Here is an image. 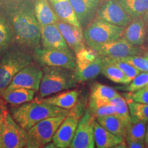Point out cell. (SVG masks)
Here are the masks:
<instances>
[{
    "mask_svg": "<svg viewBox=\"0 0 148 148\" xmlns=\"http://www.w3.org/2000/svg\"><path fill=\"white\" fill-rule=\"evenodd\" d=\"M27 138V130L20 126L5 110L1 132L3 148L25 147Z\"/></svg>",
    "mask_w": 148,
    "mask_h": 148,
    "instance_id": "9c48e42d",
    "label": "cell"
},
{
    "mask_svg": "<svg viewBox=\"0 0 148 148\" xmlns=\"http://www.w3.org/2000/svg\"><path fill=\"white\" fill-rule=\"evenodd\" d=\"M69 110L41 102L37 99L11 108V116L24 130H27L38 122L53 116L66 115Z\"/></svg>",
    "mask_w": 148,
    "mask_h": 148,
    "instance_id": "7a4b0ae2",
    "label": "cell"
},
{
    "mask_svg": "<svg viewBox=\"0 0 148 148\" xmlns=\"http://www.w3.org/2000/svg\"><path fill=\"white\" fill-rule=\"evenodd\" d=\"M3 10L1 14L10 25L17 45L32 49L39 47L40 29L34 5L26 1H14L5 5Z\"/></svg>",
    "mask_w": 148,
    "mask_h": 148,
    "instance_id": "6da1fadb",
    "label": "cell"
},
{
    "mask_svg": "<svg viewBox=\"0 0 148 148\" xmlns=\"http://www.w3.org/2000/svg\"><path fill=\"white\" fill-rule=\"evenodd\" d=\"M148 84V73L140 72L126 86L118 87L119 89L126 90L127 92H134L145 87Z\"/></svg>",
    "mask_w": 148,
    "mask_h": 148,
    "instance_id": "836d02e7",
    "label": "cell"
},
{
    "mask_svg": "<svg viewBox=\"0 0 148 148\" xmlns=\"http://www.w3.org/2000/svg\"><path fill=\"white\" fill-rule=\"evenodd\" d=\"M142 18H143L144 21L145 22V23L148 24V10H147V12L145 13V15H144Z\"/></svg>",
    "mask_w": 148,
    "mask_h": 148,
    "instance_id": "7bdbcfd3",
    "label": "cell"
},
{
    "mask_svg": "<svg viewBox=\"0 0 148 148\" xmlns=\"http://www.w3.org/2000/svg\"><path fill=\"white\" fill-rule=\"evenodd\" d=\"M95 118L87 108L79 120L77 129L68 148H95L93 123Z\"/></svg>",
    "mask_w": 148,
    "mask_h": 148,
    "instance_id": "7c38bea8",
    "label": "cell"
},
{
    "mask_svg": "<svg viewBox=\"0 0 148 148\" xmlns=\"http://www.w3.org/2000/svg\"><path fill=\"white\" fill-rule=\"evenodd\" d=\"M125 99L128 105L131 119L148 123V103L135 102L130 99Z\"/></svg>",
    "mask_w": 148,
    "mask_h": 148,
    "instance_id": "1f68e13d",
    "label": "cell"
},
{
    "mask_svg": "<svg viewBox=\"0 0 148 148\" xmlns=\"http://www.w3.org/2000/svg\"><path fill=\"white\" fill-rule=\"evenodd\" d=\"M79 91L77 89L69 90L61 92L56 95L45 98H36L41 102L52 105L58 108L71 110L78 101Z\"/></svg>",
    "mask_w": 148,
    "mask_h": 148,
    "instance_id": "d6986e66",
    "label": "cell"
},
{
    "mask_svg": "<svg viewBox=\"0 0 148 148\" xmlns=\"http://www.w3.org/2000/svg\"><path fill=\"white\" fill-rule=\"evenodd\" d=\"M109 103L112 104L114 106L116 110V116L119 119L123 121V123L127 126L131 121V116L130 114L128 105L123 96L120 95H117L109 101Z\"/></svg>",
    "mask_w": 148,
    "mask_h": 148,
    "instance_id": "f1b7e54d",
    "label": "cell"
},
{
    "mask_svg": "<svg viewBox=\"0 0 148 148\" xmlns=\"http://www.w3.org/2000/svg\"><path fill=\"white\" fill-rule=\"evenodd\" d=\"M66 115L47 118L27 130L25 148H40L52 140L57 129Z\"/></svg>",
    "mask_w": 148,
    "mask_h": 148,
    "instance_id": "52a82bcc",
    "label": "cell"
},
{
    "mask_svg": "<svg viewBox=\"0 0 148 148\" xmlns=\"http://www.w3.org/2000/svg\"><path fill=\"white\" fill-rule=\"evenodd\" d=\"M53 10L60 21L77 28L82 29L69 0H48Z\"/></svg>",
    "mask_w": 148,
    "mask_h": 148,
    "instance_id": "ffe728a7",
    "label": "cell"
},
{
    "mask_svg": "<svg viewBox=\"0 0 148 148\" xmlns=\"http://www.w3.org/2000/svg\"><path fill=\"white\" fill-rule=\"evenodd\" d=\"M93 132L95 145L97 148H112L125 140L123 137L116 136L107 131L96 120L93 123Z\"/></svg>",
    "mask_w": 148,
    "mask_h": 148,
    "instance_id": "7402d4cb",
    "label": "cell"
},
{
    "mask_svg": "<svg viewBox=\"0 0 148 148\" xmlns=\"http://www.w3.org/2000/svg\"><path fill=\"white\" fill-rule=\"evenodd\" d=\"M118 92L110 86L95 82L90 88V95L88 102V108L90 110L108 104L111 99L119 95Z\"/></svg>",
    "mask_w": 148,
    "mask_h": 148,
    "instance_id": "2e32d148",
    "label": "cell"
},
{
    "mask_svg": "<svg viewBox=\"0 0 148 148\" xmlns=\"http://www.w3.org/2000/svg\"><path fill=\"white\" fill-rule=\"evenodd\" d=\"M6 109L0 105V148H3L2 147V140H1V132H2V125L3 116H4L5 111Z\"/></svg>",
    "mask_w": 148,
    "mask_h": 148,
    "instance_id": "74e56055",
    "label": "cell"
},
{
    "mask_svg": "<svg viewBox=\"0 0 148 148\" xmlns=\"http://www.w3.org/2000/svg\"><path fill=\"white\" fill-rule=\"evenodd\" d=\"M40 148H59V147H56V146L53 143H49L47 144L46 145L43 146V147H42Z\"/></svg>",
    "mask_w": 148,
    "mask_h": 148,
    "instance_id": "60d3db41",
    "label": "cell"
},
{
    "mask_svg": "<svg viewBox=\"0 0 148 148\" xmlns=\"http://www.w3.org/2000/svg\"><path fill=\"white\" fill-rule=\"evenodd\" d=\"M127 145H126V148H145L146 146L145 140L141 141H127Z\"/></svg>",
    "mask_w": 148,
    "mask_h": 148,
    "instance_id": "f35d334b",
    "label": "cell"
},
{
    "mask_svg": "<svg viewBox=\"0 0 148 148\" xmlns=\"http://www.w3.org/2000/svg\"><path fill=\"white\" fill-rule=\"evenodd\" d=\"M122 60L130 64L138 71L148 73V60L145 57L139 56H130L125 58H122Z\"/></svg>",
    "mask_w": 148,
    "mask_h": 148,
    "instance_id": "e575fe53",
    "label": "cell"
},
{
    "mask_svg": "<svg viewBox=\"0 0 148 148\" xmlns=\"http://www.w3.org/2000/svg\"><path fill=\"white\" fill-rule=\"evenodd\" d=\"M42 73L40 66L32 62L14 75L5 92L19 88L38 91Z\"/></svg>",
    "mask_w": 148,
    "mask_h": 148,
    "instance_id": "30bf717a",
    "label": "cell"
},
{
    "mask_svg": "<svg viewBox=\"0 0 148 148\" xmlns=\"http://www.w3.org/2000/svg\"><path fill=\"white\" fill-rule=\"evenodd\" d=\"M34 11L40 27L56 24L60 20L48 0H35Z\"/></svg>",
    "mask_w": 148,
    "mask_h": 148,
    "instance_id": "44dd1931",
    "label": "cell"
},
{
    "mask_svg": "<svg viewBox=\"0 0 148 148\" xmlns=\"http://www.w3.org/2000/svg\"><path fill=\"white\" fill-rule=\"evenodd\" d=\"M88 108L86 99L78 100L75 106L69 110L63 121L57 129L52 141L59 148H68L76 130L77 125Z\"/></svg>",
    "mask_w": 148,
    "mask_h": 148,
    "instance_id": "8992f818",
    "label": "cell"
},
{
    "mask_svg": "<svg viewBox=\"0 0 148 148\" xmlns=\"http://www.w3.org/2000/svg\"><path fill=\"white\" fill-rule=\"evenodd\" d=\"M145 142L146 145L148 146V123H147V127H146V134L145 137Z\"/></svg>",
    "mask_w": 148,
    "mask_h": 148,
    "instance_id": "b9f144b4",
    "label": "cell"
},
{
    "mask_svg": "<svg viewBox=\"0 0 148 148\" xmlns=\"http://www.w3.org/2000/svg\"><path fill=\"white\" fill-rule=\"evenodd\" d=\"M145 40L148 43V25L147 27H146V36H145Z\"/></svg>",
    "mask_w": 148,
    "mask_h": 148,
    "instance_id": "ee69618b",
    "label": "cell"
},
{
    "mask_svg": "<svg viewBox=\"0 0 148 148\" xmlns=\"http://www.w3.org/2000/svg\"><path fill=\"white\" fill-rule=\"evenodd\" d=\"M56 25L72 51L76 53L83 48L86 47L83 36V29L77 28L60 20Z\"/></svg>",
    "mask_w": 148,
    "mask_h": 148,
    "instance_id": "e0dca14e",
    "label": "cell"
},
{
    "mask_svg": "<svg viewBox=\"0 0 148 148\" xmlns=\"http://www.w3.org/2000/svg\"><path fill=\"white\" fill-rule=\"evenodd\" d=\"M32 59L26 47L16 45L7 49L0 60V96L4 93L14 75L32 63Z\"/></svg>",
    "mask_w": 148,
    "mask_h": 148,
    "instance_id": "3957f363",
    "label": "cell"
},
{
    "mask_svg": "<svg viewBox=\"0 0 148 148\" xmlns=\"http://www.w3.org/2000/svg\"><path fill=\"white\" fill-rule=\"evenodd\" d=\"M132 17H143L148 10V0H116Z\"/></svg>",
    "mask_w": 148,
    "mask_h": 148,
    "instance_id": "484cf974",
    "label": "cell"
},
{
    "mask_svg": "<svg viewBox=\"0 0 148 148\" xmlns=\"http://www.w3.org/2000/svg\"><path fill=\"white\" fill-rule=\"evenodd\" d=\"M95 120L101 127L106 129L107 131L116 136L125 138L126 126L123 123V121H121L116 115L102 116V117L97 118Z\"/></svg>",
    "mask_w": 148,
    "mask_h": 148,
    "instance_id": "d4e9b609",
    "label": "cell"
},
{
    "mask_svg": "<svg viewBox=\"0 0 148 148\" xmlns=\"http://www.w3.org/2000/svg\"><path fill=\"white\" fill-rule=\"evenodd\" d=\"M39 97L45 98L54 93L76 86L74 71L60 67L45 66L42 68Z\"/></svg>",
    "mask_w": 148,
    "mask_h": 148,
    "instance_id": "277c9868",
    "label": "cell"
},
{
    "mask_svg": "<svg viewBox=\"0 0 148 148\" xmlns=\"http://www.w3.org/2000/svg\"><path fill=\"white\" fill-rule=\"evenodd\" d=\"M24 148H25V147H24Z\"/></svg>",
    "mask_w": 148,
    "mask_h": 148,
    "instance_id": "681fc988",
    "label": "cell"
},
{
    "mask_svg": "<svg viewBox=\"0 0 148 148\" xmlns=\"http://www.w3.org/2000/svg\"><path fill=\"white\" fill-rule=\"evenodd\" d=\"M92 115L95 118L102 117V116H106L110 115H116V110L114 106L110 103L104 105V106H100L99 108L94 109L92 110H90Z\"/></svg>",
    "mask_w": 148,
    "mask_h": 148,
    "instance_id": "8d00e7d4",
    "label": "cell"
},
{
    "mask_svg": "<svg viewBox=\"0 0 148 148\" xmlns=\"http://www.w3.org/2000/svg\"><path fill=\"white\" fill-rule=\"evenodd\" d=\"M13 41V33L10 25L4 16L0 14V56L3 55L12 45Z\"/></svg>",
    "mask_w": 148,
    "mask_h": 148,
    "instance_id": "83f0119b",
    "label": "cell"
},
{
    "mask_svg": "<svg viewBox=\"0 0 148 148\" xmlns=\"http://www.w3.org/2000/svg\"><path fill=\"white\" fill-rule=\"evenodd\" d=\"M147 122L131 119L130 123L126 127L125 138L126 141L145 140Z\"/></svg>",
    "mask_w": 148,
    "mask_h": 148,
    "instance_id": "4316f807",
    "label": "cell"
},
{
    "mask_svg": "<svg viewBox=\"0 0 148 148\" xmlns=\"http://www.w3.org/2000/svg\"><path fill=\"white\" fill-rule=\"evenodd\" d=\"M42 48L56 50H71L56 24L40 27Z\"/></svg>",
    "mask_w": 148,
    "mask_h": 148,
    "instance_id": "5bb4252c",
    "label": "cell"
},
{
    "mask_svg": "<svg viewBox=\"0 0 148 148\" xmlns=\"http://www.w3.org/2000/svg\"><path fill=\"white\" fill-rule=\"evenodd\" d=\"M1 5H2V1H0V8H1Z\"/></svg>",
    "mask_w": 148,
    "mask_h": 148,
    "instance_id": "bcb514c9",
    "label": "cell"
},
{
    "mask_svg": "<svg viewBox=\"0 0 148 148\" xmlns=\"http://www.w3.org/2000/svg\"><path fill=\"white\" fill-rule=\"evenodd\" d=\"M95 17L123 27H126L133 19L116 0H103L99 3Z\"/></svg>",
    "mask_w": 148,
    "mask_h": 148,
    "instance_id": "8fae6325",
    "label": "cell"
},
{
    "mask_svg": "<svg viewBox=\"0 0 148 148\" xmlns=\"http://www.w3.org/2000/svg\"><path fill=\"white\" fill-rule=\"evenodd\" d=\"M123 96L125 99H132L135 102L148 103V84L136 92L124 93Z\"/></svg>",
    "mask_w": 148,
    "mask_h": 148,
    "instance_id": "d590c367",
    "label": "cell"
},
{
    "mask_svg": "<svg viewBox=\"0 0 148 148\" xmlns=\"http://www.w3.org/2000/svg\"><path fill=\"white\" fill-rule=\"evenodd\" d=\"M94 49L97 51L98 55L113 58H122L130 56H137L140 53L138 46L131 45L123 38L99 46Z\"/></svg>",
    "mask_w": 148,
    "mask_h": 148,
    "instance_id": "4fadbf2b",
    "label": "cell"
},
{
    "mask_svg": "<svg viewBox=\"0 0 148 148\" xmlns=\"http://www.w3.org/2000/svg\"><path fill=\"white\" fill-rule=\"evenodd\" d=\"M105 64V57L98 55L94 62L82 71H74V75L77 82H83L95 78L101 73Z\"/></svg>",
    "mask_w": 148,
    "mask_h": 148,
    "instance_id": "603a6c76",
    "label": "cell"
},
{
    "mask_svg": "<svg viewBox=\"0 0 148 148\" xmlns=\"http://www.w3.org/2000/svg\"><path fill=\"white\" fill-rule=\"evenodd\" d=\"M33 58L42 66H54L74 71L75 57L71 50L62 51L36 47L34 49Z\"/></svg>",
    "mask_w": 148,
    "mask_h": 148,
    "instance_id": "ba28073f",
    "label": "cell"
},
{
    "mask_svg": "<svg viewBox=\"0 0 148 148\" xmlns=\"http://www.w3.org/2000/svg\"><path fill=\"white\" fill-rule=\"evenodd\" d=\"M146 25L142 17L133 18L124 29L123 38L132 45H142L145 40Z\"/></svg>",
    "mask_w": 148,
    "mask_h": 148,
    "instance_id": "ac0fdd59",
    "label": "cell"
},
{
    "mask_svg": "<svg viewBox=\"0 0 148 148\" xmlns=\"http://www.w3.org/2000/svg\"><path fill=\"white\" fill-rule=\"evenodd\" d=\"M82 29L95 17L101 0H69Z\"/></svg>",
    "mask_w": 148,
    "mask_h": 148,
    "instance_id": "9a60e30c",
    "label": "cell"
},
{
    "mask_svg": "<svg viewBox=\"0 0 148 148\" xmlns=\"http://www.w3.org/2000/svg\"><path fill=\"white\" fill-rule=\"evenodd\" d=\"M105 60L108 63L114 64L116 67L119 68L125 74V76L128 77L131 81L140 72L132 65H131L130 64L127 63L124 60H122L121 58H113L105 57Z\"/></svg>",
    "mask_w": 148,
    "mask_h": 148,
    "instance_id": "d6a6232c",
    "label": "cell"
},
{
    "mask_svg": "<svg viewBox=\"0 0 148 148\" xmlns=\"http://www.w3.org/2000/svg\"><path fill=\"white\" fill-rule=\"evenodd\" d=\"M98 53L95 49L84 47L75 53V69L74 71H82L94 62Z\"/></svg>",
    "mask_w": 148,
    "mask_h": 148,
    "instance_id": "f546056e",
    "label": "cell"
},
{
    "mask_svg": "<svg viewBox=\"0 0 148 148\" xmlns=\"http://www.w3.org/2000/svg\"><path fill=\"white\" fill-rule=\"evenodd\" d=\"M125 27L112 25L95 17L83 30L84 42L91 49L121 38Z\"/></svg>",
    "mask_w": 148,
    "mask_h": 148,
    "instance_id": "5b68a950",
    "label": "cell"
},
{
    "mask_svg": "<svg viewBox=\"0 0 148 148\" xmlns=\"http://www.w3.org/2000/svg\"><path fill=\"white\" fill-rule=\"evenodd\" d=\"M144 57H145V58H146L148 60V50H147V52L145 53V56H144Z\"/></svg>",
    "mask_w": 148,
    "mask_h": 148,
    "instance_id": "f6af8a7d",
    "label": "cell"
},
{
    "mask_svg": "<svg viewBox=\"0 0 148 148\" xmlns=\"http://www.w3.org/2000/svg\"><path fill=\"white\" fill-rule=\"evenodd\" d=\"M145 148H148V146H145Z\"/></svg>",
    "mask_w": 148,
    "mask_h": 148,
    "instance_id": "7dc6e473",
    "label": "cell"
},
{
    "mask_svg": "<svg viewBox=\"0 0 148 148\" xmlns=\"http://www.w3.org/2000/svg\"><path fill=\"white\" fill-rule=\"evenodd\" d=\"M35 92L33 90L19 88L5 92L1 97L7 103L16 106L32 101Z\"/></svg>",
    "mask_w": 148,
    "mask_h": 148,
    "instance_id": "cb8c5ba5",
    "label": "cell"
},
{
    "mask_svg": "<svg viewBox=\"0 0 148 148\" xmlns=\"http://www.w3.org/2000/svg\"><path fill=\"white\" fill-rule=\"evenodd\" d=\"M4 1V0H0V1Z\"/></svg>",
    "mask_w": 148,
    "mask_h": 148,
    "instance_id": "c3c4849f",
    "label": "cell"
},
{
    "mask_svg": "<svg viewBox=\"0 0 148 148\" xmlns=\"http://www.w3.org/2000/svg\"><path fill=\"white\" fill-rule=\"evenodd\" d=\"M101 73L110 81L116 84L126 85L131 82L130 79L125 76V74L119 68L116 67L114 64L108 63L106 60Z\"/></svg>",
    "mask_w": 148,
    "mask_h": 148,
    "instance_id": "4dcf8cb0",
    "label": "cell"
},
{
    "mask_svg": "<svg viewBox=\"0 0 148 148\" xmlns=\"http://www.w3.org/2000/svg\"><path fill=\"white\" fill-rule=\"evenodd\" d=\"M126 142H125V140H124L122 143L119 144V145L114 146V147L112 148H126Z\"/></svg>",
    "mask_w": 148,
    "mask_h": 148,
    "instance_id": "ab89813d",
    "label": "cell"
}]
</instances>
